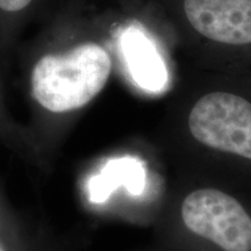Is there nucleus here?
Wrapping results in <instances>:
<instances>
[{
  "mask_svg": "<svg viewBox=\"0 0 251 251\" xmlns=\"http://www.w3.org/2000/svg\"><path fill=\"white\" fill-rule=\"evenodd\" d=\"M112 70L107 50L96 42H81L61 52L37 58L30 71V93L52 113L75 111L101 92Z\"/></svg>",
  "mask_w": 251,
  "mask_h": 251,
  "instance_id": "f257e3e1",
  "label": "nucleus"
},
{
  "mask_svg": "<svg viewBox=\"0 0 251 251\" xmlns=\"http://www.w3.org/2000/svg\"><path fill=\"white\" fill-rule=\"evenodd\" d=\"M197 141L251 159V103L236 94L213 92L198 100L188 117Z\"/></svg>",
  "mask_w": 251,
  "mask_h": 251,
  "instance_id": "f03ea898",
  "label": "nucleus"
},
{
  "mask_svg": "<svg viewBox=\"0 0 251 251\" xmlns=\"http://www.w3.org/2000/svg\"><path fill=\"white\" fill-rule=\"evenodd\" d=\"M181 218L194 234L225 251H251V218L233 197L219 190H197L185 198Z\"/></svg>",
  "mask_w": 251,
  "mask_h": 251,
  "instance_id": "7ed1b4c3",
  "label": "nucleus"
},
{
  "mask_svg": "<svg viewBox=\"0 0 251 251\" xmlns=\"http://www.w3.org/2000/svg\"><path fill=\"white\" fill-rule=\"evenodd\" d=\"M192 27L226 45L251 43V0H184Z\"/></svg>",
  "mask_w": 251,
  "mask_h": 251,
  "instance_id": "20e7f679",
  "label": "nucleus"
},
{
  "mask_svg": "<svg viewBox=\"0 0 251 251\" xmlns=\"http://www.w3.org/2000/svg\"><path fill=\"white\" fill-rule=\"evenodd\" d=\"M119 49L134 83L159 93L169 85V71L152 39L142 27L129 25L119 35Z\"/></svg>",
  "mask_w": 251,
  "mask_h": 251,
  "instance_id": "39448f33",
  "label": "nucleus"
},
{
  "mask_svg": "<svg viewBox=\"0 0 251 251\" xmlns=\"http://www.w3.org/2000/svg\"><path fill=\"white\" fill-rule=\"evenodd\" d=\"M146 183V171L137 159H111L99 175L87 183V193L92 202H102L119 186H126L133 194H141Z\"/></svg>",
  "mask_w": 251,
  "mask_h": 251,
  "instance_id": "423d86ee",
  "label": "nucleus"
},
{
  "mask_svg": "<svg viewBox=\"0 0 251 251\" xmlns=\"http://www.w3.org/2000/svg\"><path fill=\"white\" fill-rule=\"evenodd\" d=\"M39 4L40 0H0V47L15 39Z\"/></svg>",
  "mask_w": 251,
  "mask_h": 251,
  "instance_id": "0eeeda50",
  "label": "nucleus"
},
{
  "mask_svg": "<svg viewBox=\"0 0 251 251\" xmlns=\"http://www.w3.org/2000/svg\"><path fill=\"white\" fill-rule=\"evenodd\" d=\"M0 251H2V249H1V248H0Z\"/></svg>",
  "mask_w": 251,
  "mask_h": 251,
  "instance_id": "6e6552de",
  "label": "nucleus"
}]
</instances>
